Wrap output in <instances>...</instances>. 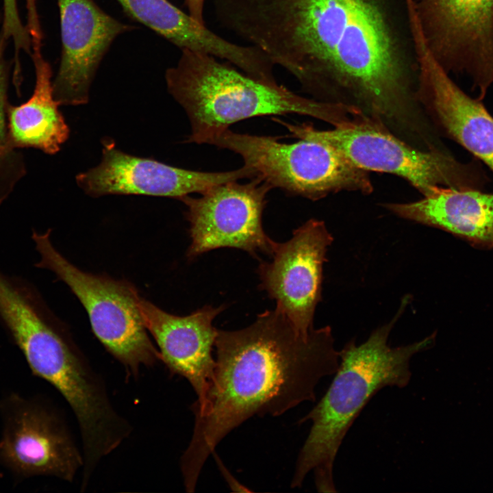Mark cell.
I'll return each instance as SVG.
<instances>
[{"mask_svg":"<svg viewBox=\"0 0 493 493\" xmlns=\"http://www.w3.org/2000/svg\"><path fill=\"white\" fill-rule=\"evenodd\" d=\"M223 21L314 99L353 105L403 138L425 131L408 0H224Z\"/></svg>","mask_w":493,"mask_h":493,"instance_id":"cell-1","label":"cell"},{"mask_svg":"<svg viewBox=\"0 0 493 493\" xmlns=\"http://www.w3.org/2000/svg\"><path fill=\"white\" fill-rule=\"evenodd\" d=\"M255 176V173L244 165L222 172L179 168L129 155L118 149L113 142L105 140L100 163L79 173L76 183L92 197L137 194L179 199L193 193L201 194L218 184Z\"/></svg>","mask_w":493,"mask_h":493,"instance_id":"cell-12","label":"cell"},{"mask_svg":"<svg viewBox=\"0 0 493 493\" xmlns=\"http://www.w3.org/2000/svg\"><path fill=\"white\" fill-rule=\"evenodd\" d=\"M3 26L9 29L18 28L22 22L18 14L17 0H3Z\"/></svg>","mask_w":493,"mask_h":493,"instance_id":"cell-21","label":"cell"},{"mask_svg":"<svg viewBox=\"0 0 493 493\" xmlns=\"http://www.w3.org/2000/svg\"><path fill=\"white\" fill-rule=\"evenodd\" d=\"M25 2L27 14V29L31 40L35 43H39L42 40L43 34L41 29L36 0H25Z\"/></svg>","mask_w":493,"mask_h":493,"instance_id":"cell-20","label":"cell"},{"mask_svg":"<svg viewBox=\"0 0 493 493\" xmlns=\"http://www.w3.org/2000/svg\"><path fill=\"white\" fill-rule=\"evenodd\" d=\"M418 58L417 99L425 114L450 138L493 173V116L482 100L465 93L438 63L421 30L414 31Z\"/></svg>","mask_w":493,"mask_h":493,"instance_id":"cell-14","label":"cell"},{"mask_svg":"<svg viewBox=\"0 0 493 493\" xmlns=\"http://www.w3.org/2000/svg\"><path fill=\"white\" fill-rule=\"evenodd\" d=\"M273 188L260 177L244 184H218L199 194L179 198L187 207L191 243L187 257L193 259L220 248L244 250L255 257L270 255L275 241L264 232L262 216L266 197Z\"/></svg>","mask_w":493,"mask_h":493,"instance_id":"cell-10","label":"cell"},{"mask_svg":"<svg viewBox=\"0 0 493 493\" xmlns=\"http://www.w3.org/2000/svg\"><path fill=\"white\" fill-rule=\"evenodd\" d=\"M383 206L401 218L493 247L492 193L476 188L439 187L418 201L388 203Z\"/></svg>","mask_w":493,"mask_h":493,"instance_id":"cell-16","label":"cell"},{"mask_svg":"<svg viewBox=\"0 0 493 493\" xmlns=\"http://www.w3.org/2000/svg\"><path fill=\"white\" fill-rule=\"evenodd\" d=\"M429 51L448 73L466 75L482 100L493 84V0H412Z\"/></svg>","mask_w":493,"mask_h":493,"instance_id":"cell-8","label":"cell"},{"mask_svg":"<svg viewBox=\"0 0 493 493\" xmlns=\"http://www.w3.org/2000/svg\"><path fill=\"white\" fill-rule=\"evenodd\" d=\"M279 122L291 136L328 144L365 171L399 176L423 197L439 187L480 189L484 182L472 164L462 163L443 149L416 147L366 114L327 130L307 123Z\"/></svg>","mask_w":493,"mask_h":493,"instance_id":"cell-5","label":"cell"},{"mask_svg":"<svg viewBox=\"0 0 493 493\" xmlns=\"http://www.w3.org/2000/svg\"><path fill=\"white\" fill-rule=\"evenodd\" d=\"M332 242L324 222L312 218L294 230L288 241L275 242L271 261H263L258 266L260 288L275 300V309L303 333L314 329L323 264Z\"/></svg>","mask_w":493,"mask_h":493,"instance_id":"cell-11","label":"cell"},{"mask_svg":"<svg viewBox=\"0 0 493 493\" xmlns=\"http://www.w3.org/2000/svg\"><path fill=\"white\" fill-rule=\"evenodd\" d=\"M0 463L19 478L50 476L72 483L84 465L60 414L38 400L12 394L0 403Z\"/></svg>","mask_w":493,"mask_h":493,"instance_id":"cell-9","label":"cell"},{"mask_svg":"<svg viewBox=\"0 0 493 493\" xmlns=\"http://www.w3.org/2000/svg\"><path fill=\"white\" fill-rule=\"evenodd\" d=\"M41 49H33L36 84L31 97L18 106L8 105V131L14 148L32 147L55 154L68 140L70 129L53 94L52 71Z\"/></svg>","mask_w":493,"mask_h":493,"instance_id":"cell-17","label":"cell"},{"mask_svg":"<svg viewBox=\"0 0 493 493\" xmlns=\"http://www.w3.org/2000/svg\"><path fill=\"white\" fill-rule=\"evenodd\" d=\"M116 1L131 18L181 50L210 55L234 66H240L246 59L245 46L220 37L168 0Z\"/></svg>","mask_w":493,"mask_h":493,"instance_id":"cell-18","label":"cell"},{"mask_svg":"<svg viewBox=\"0 0 493 493\" xmlns=\"http://www.w3.org/2000/svg\"><path fill=\"white\" fill-rule=\"evenodd\" d=\"M218 60L183 49L177 65L166 71L168 90L190 123L187 142L209 144L232 124L256 116L296 114L338 127L360 114L353 105L307 98L264 83Z\"/></svg>","mask_w":493,"mask_h":493,"instance_id":"cell-4","label":"cell"},{"mask_svg":"<svg viewBox=\"0 0 493 493\" xmlns=\"http://www.w3.org/2000/svg\"><path fill=\"white\" fill-rule=\"evenodd\" d=\"M278 139L227 129L209 144L239 155L256 177L291 195L316 201L342 191L372 192L368 172L332 147L305 139L290 144Z\"/></svg>","mask_w":493,"mask_h":493,"instance_id":"cell-6","label":"cell"},{"mask_svg":"<svg viewBox=\"0 0 493 493\" xmlns=\"http://www.w3.org/2000/svg\"><path fill=\"white\" fill-rule=\"evenodd\" d=\"M214 347L213 378L203 404L192 409L193 433L181 457L188 490L228 433L254 416H277L314 401L318 383L340 362L329 326L303 333L277 309L244 329L218 330Z\"/></svg>","mask_w":493,"mask_h":493,"instance_id":"cell-2","label":"cell"},{"mask_svg":"<svg viewBox=\"0 0 493 493\" xmlns=\"http://www.w3.org/2000/svg\"><path fill=\"white\" fill-rule=\"evenodd\" d=\"M205 0H184L188 13L195 20L205 24L204 7Z\"/></svg>","mask_w":493,"mask_h":493,"instance_id":"cell-22","label":"cell"},{"mask_svg":"<svg viewBox=\"0 0 493 493\" xmlns=\"http://www.w3.org/2000/svg\"><path fill=\"white\" fill-rule=\"evenodd\" d=\"M50 233H33L40 257L37 266L50 270L70 288L87 311L96 337L129 375L136 377L142 367L155 365L160 352L147 335L136 288L81 270L54 248Z\"/></svg>","mask_w":493,"mask_h":493,"instance_id":"cell-7","label":"cell"},{"mask_svg":"<svg viewBox=\"0 0 493 493\" xmlns=\"http://www.w3.org/2000/svg\"><path fill=\"white\" fill-rule=\"evenodd\" d=\"M406 301L394 318L374 331L364 342L350 341L339 351V366L332 382L317 405L299 421H312V427L297 458L292 488L302 486L313 471L318 492H336L333 466L354 420L381 389L407 386L412 377L411 359L433 345L435 334L407 345L391 347L388 344Z\"/></svg>","mask_w":493,"mask_h":493,"instance_id":"cell-3","label":"cell"},{"mask_svg":"<svg viewBox=\"0 0 493 493\" xmlns=\"http://www.w3.org/2000/svg\"><path fill=\"white\" fill-rule=\"evenodd\" d=\"M58 3L62 51L53 81L54 97L60 105L86 104L91 84L112 43L134 27L111 16L93 0Z\"/></svg>","mask_w":493,"mask_h":493,"instance_id":"cell-13","label":"cell"},{"mask_svg":"<svg viewBox=\"0 0 493 493\" xmlns=\"http://www.w3.org/2000/svg\"><path fill=\"white\" fill-rule=\"evenodd\" d=\"M7 76L0 64V203L24 171L21 159L11 144L8 131Z\"/></svg>","mask_w":493,"mask_h":493,"instance_id":"cell-19","label":"cell"},{"mask_svg":"<svg viewBox=\"0 0 493 493\" xmlns=\"http://www.w3.org/2000/svg\"><path fill=\"white\" fill-rule=\"evenodd\" d=\"M0 63H1V59H0Z\"/></svg>","mask_w":493,"mask_h":493,"instance_id":"cell-24","label":"cell"},{"mask_svg":"<svg viewBox=\"0 0 493 493\" xmlns=\"http://www.w3.org/2000/svg\"><path fill=\"white\" fill-rule=\"evenodd\" d=\"M138 308L146 329L160 349V361L174 375L185 378L197 399L192 409L204 403L213 378V350L218 329L212 323L225 307L205 305L180 316L161 309L140 296Z\"/></svg>","mask_w":493,"mask_h":493,"instance_id":"cell-15","label":"cell"},{"mask_svg":"<svg viewBox=\"0 0 493 493\" xmlns=\"http://www.w3.org/2000/svg\"><path fill=\"white\" fill-rule=\"evenodd\" d=\"M216 456V459L217 460V464L220 468V471L222 472L224 477L226 479L229 485L231 488H235V491H238V489L239 491H247V490L239 482L236 481V480L233 477V476L231 475L230 472L226 469V468L223 465L222 462L219 459L218 457Z\"/></svg>","mask_w":493,"mask_h":493,"instance_id":"cell-23","label":"cell"}]
</instances>
